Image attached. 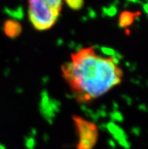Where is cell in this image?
I'll return each mask as SVG.
<instances>
[{"label":"cell","mask_w":148,"mask_h":149,"mask_svg":"<svg viewBox=\"0 0 148 149\" xmlns=\"http://www.w3.org/2000/svg\"><path fill=\"white\" fill-rule=\"evenodd\" d=\"M130 1H131V2H136L137 0H130Z\"/></svg>","instance_id":"9"},{"label":"cell","mask_w":148,"mask_h":149,"mask_svg":"<svg viewBox=\"0 0 148 149\" xmlns=\"http://www.w3.org/2000/svg\"><path fill=\"white\" fill-rule=\"evenodd\" d=\"M63 0H28V16L40 31L51 28L60 17Z\"/></svg>","instance_id":"2"},{"label":"cell","mask_w":148,"mask_h":149,"mask_svg":"<svg viewBox=\"0 0 148 149\" xmlns=\"http://www.w3.org/2000/svg\"><path fill=\"white\" fill-rule=\"evenodd\" d=\"M139 13H133L129 11H124L120 14L119 17V26L126 28L132 24L135 19L138 16Z\"/></svg>","instance_id":"6"},{"label":"cell","mask_w":148,"mask_h":149,"mask_svg":"<svg viewBox=\"0 0 148 149\" xmlns=\"http://www.w3.org/2000/svg\"><path fill=\"white\" fill-rule=\"evenodd\" d=\"M2 30L7 37L15 39L18 37L22 33V26L19 21L14 19H8L3 23Z\"/></svg>","instance_id":"4"},{"label":"cell","mask_w":148,"mask_h":149,"mask_svg":"<svg viewBox=\"0 0 148 149\" xmlns=\"http://www.w3.org/2000/svg\"><path fill=\"white\" fill-rule=\"evenodd\" d=\"M67 5L68 7L72 10L78 11L83 8L84 6V0H63Z\"/></svg>","instance_id":"7"},{"label":"cell","mask_w":148,"mask_h":149,"mask_svg":"<svg viewBox=\"0 0 148 149\" xmlns=\"http://www.w3.org/2000/svg\"><path fill=\"white\" fill-rule=\"evenodd\" d=\"M144 9H145V11L148 14V3L145 4V5H144Z\"/></svg>","instance_id":"8"},{"label":"cell","mask_w":148,"mask_h":149,"mask_svg":"<svg viewBox=\"0 0 148 149\" xmlns=\"http://www.w3.org/2000/svg\"><path fill=\"white\" fill-rule=\"evenodd\" d=\"M109 132H110L112 136L116 139L122 146L127 147L128 142L126 139V135L125 134L124 131L120 128L119 126L113 123H110L107 125Z\"/></svg>","instance_id":"5"},{"label":"cell","mask_w":148,"mask_h":149,"mask_svg":"<svg viewBox=\"0 0 148 149\" xmlns=\"http://www.w3.org/2000/svg\"><path fill=\"white\" fill-rule=\"evenodd\" d=\"M73 120L79 137L76 149H93L98 141V127L79 116L74 115Z\"/></svg>","instance_id":"3"},{"label":"cell","mask_w":148,"mask_h":149,"mask_svg":"<svg viewBox=\"0 0 148 149\" xmlns=\"http://www.w3.org/2000/svg\"><path fill=\"white\" fill-rule=\"evenodd\" d=\"M62 74L79 102L102 96L122 81V71L116 57L101 56L92 47L73 53L62 66Z\"/></svg>","instance_id":"1"}]
</instances>
